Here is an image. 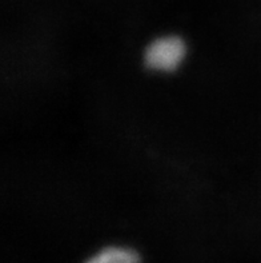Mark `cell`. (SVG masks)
I'll return each instance as SVG.
<instances>
[{
  "label": "cell",
  "mask_w": 261,
  "mask_h": 263,
  "mask_svg": "<svg viewBox=\"0 0 261 263\" xmlns=\"http://www.w3.org/2000/svg\"><path fill=\"white\" fill-rule=\"evenodd\" d=\"M184 55L185 44L180 37H160L147 48L146 63L156 71H173L182 63Z\"/></svg>",
  "instance_id": "1"
},
{
  "label": "cell",
  "mask_w": 261,
  "mask_h": 263,
  "mask_svg": "<svg viewBox=\"0 0 261 263\" xmlns=\"http://www.w3.org/2000/svg\"><path fill=\"white\" fill-rule=\"evenodd\" d=\"M86 263H139L137 254L123 247H108Z\"/></svg>",
  "instance_id": "2"
}]
</instances>
